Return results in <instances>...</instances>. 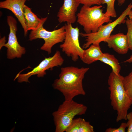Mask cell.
<instances>
[{"label":"cell","instance_id":"cell-1","mask_svg":"<svg viewBox=\"0 0 132 132\" xmlns=\"http://www.w3.org/2000/svg\"><path fill=\"white\" fill-rule=\"evenodd\" d=\"M89 69V67L73 66L62 67L59 78L54 80L52 86L62 93L65 100H72L79 95H85L82 81Z\"/></svg>","mask_w":132,"mask_h":132},{"label":"cell","instance_id":"cell-2","mask_svg":"<svg viewBox=\"0 0 132 132\" xmlns=\"http://www.w3.org/2000/svg\"><path fill=\"white\" fill-rule=\"evenodd\" d=\"M123 77L120 74H116L112 71L108 80L111 104L113 110L117 112V122L127 120L128 110L132 105V100L124 87Z\"/></svg>","mask_w":132,"mask_h":132},{"label":"cell","instance_id":"cell-3","mask_svg":"<svg viewBox=\"0 0 132 132\" xmlns=\"http://www.w3.org/2000/svg\"><path fill=\"white\" fill-rule=\"evenodd\" d=\"M101 5L92 7L83 5L77 15V22L82 26L85 33L98 31L105 23L111 22L110 17L103 12Z\"/></svg>","mask_w":132,"mask_h":132},{"label":"cell","instance_id":"cell-4","mask_svg":"<svg viewBox=\"0 0 132 132\" xmlns=\"http://www.w3.org/2000/svg\"><path fill=\"white\" fill-rule=\"evenodd\" d=\"M87 107L78 103L73 99L65 100L59 106L57 110L52 113L55 132L66 131L74 117L85 114Z\"/></svg>","mask_w":132,"mask_h":132},{"label":"cell","instance_id":"cell-5","mask_svg":"<svg viewBox=\"0 0 132 132\" xmlns=\"http://www.w3.org/2000/svg\"><path fill=\"white\" fill-rule=\"evenodd\" d=\"M47 17L42 18L41 21L35 29L31 30L29 36V40L37 39L44 40V43L41 47V50L47 52L49 54L51 53L52 47L55 44L63 43L65 39L66 32L65 25L52 31H49L43 26Z\"/></svg>","mask_w":132,"mask_h":132},{"label":"cell","instance_id":"cell-6","mask_svg":"<svg viewBox=\"0 0 132 132\" xmlns=\"http://www.w3.org/2000/svg\"><path fill=\"white\" fill-rule=\"evenodd\" d=\"M132 8V3L128 5L126 9L115 20L112 22L103 25L99 28L97 32L88 34L81 33L79 34L86 38V43L83 45L82 48L87 49L92 44H99L104 41L111 35L115 28L117 25L125 22V19Z\"/></svg>","mask_w":132,"mask_h":132},{"label":"cell","instance_id":"cell-7","mask_svg":"<svg viewBox=\"0 0 132 132\" xmlns=\"http://www.w3.org/2000/svg\"><path fill=\"white\" fill-rule=\"evenodd\" d=\"M66 34L64 40L60 45L62 51L75 62L82 57L84 50L80 46L78 27H73L72 24L66 23L65 25Z\"/></svg>","mask_w":132,"mask_h":132},{"label":"cell","instance_id":"cell-8","mask_svg":"<svg viewBox=\"0 0 132 132\" xmlns=\"http://www.w3.org/2000/svg\"><path fill=\"white\" fill-rule=\"evenodd\" d=\"M64 59L62 56L60 52L57 50L53 56L45 57L39 65L30 71L24 74H18L14 80L17 78L19 83L28 82L29 78L32 76L37 75L39 77H43L46 74V71L52 69L54 67L62 66L64 63Z\"/></svg>","mask_w":132,"mask_h":132},{"label":"cell","instance_id":"cell-9","mask_svg":"<svg viewBox=\"0 0 132 132\" xmlns=\"http://www.w3.org/2000/svg\"><path fill=\"white\" fill-rule=\"evenodd\" d=\"M7 22L10 30L8 42L4 45L7 48V58L9 59L21 58L25 53L26 50L18 41L16 36L17 21L12 16H8L7 17Z\"/></svg>","mask_w":132,"mask_h":132},{"label":"cell","instance_id":"cell-10","mask_svg":"<svg viewBox=\"0 0 132 132\" xmlns=\"http://www.w3.org/2000/svg\"><path fill=\"white\" fill-rule=\"evenodd\" d=\"M80 4L77 0H64L57 15L59 22L71 24L75 23L76 21V13Z\"/></svg>","mask_w":132,"mask_h":132},{"label":"cell","instance_id":"cell-11","mask_svg":"<svg viewBox=\"0 0 132 132\" xmlns=\"http://www.w3.org/2000/svg\"><path fill=\"white\" fill-rule=\"evenodd\" d=\"M26 0H5L0 2V8L11 11L17 18L24 31L25 36L28 33L23 13V9Z\"/></svg>","mask_w":132,"mask_h":132},{"label":"cell","instance_id":"cell-12","mask_svg":"<svg viewBox=\"0 0 132 132\" xmlns=\"http://www.w3.org/2000/svg\"><path fill=\"white\" fill-rule=\"evenodd\" d=\"M104 42L107 44L109 48H112L119 54H125L129 49L126 35L122 33L111 34Z\"/></svg>","mask_w":132,"mask_h":132},{"label":"cell","instance_id":"cell-13","mask_svg":"<svg viewBox=\"0 0 132 132\" xmlns=\"http://www.w3.org/2000/svg\"><path fill=\"white\" fill-rule=\"evenodd\" d=\"M103 53L99 44H92L86 50H84L81 60L86 64H90L99 60Z\"/></svg>","mask_w":132,"mask_h":132},{"label":"cell","instance_id":"cell-14","mask_svg":"<svg viewBox=\"0 0 132 132\" xmlns=\"http://www.w3.org/2000/svg\"><path fill=\"white\" fill-rule=\"evenodd\" d=\"M66 132H94L93 127L83 119H74L67 128Z\"/></svg>","mask_w":132,"mask_h":132},{"label":"cell","instance_id":"cell-15","mask_svg":"<svg viewBox=\"0 0 132 132\" xmlns=\"http://www.w3.org/2000/svg\"><path fill=\"white\" fill-rule=\"evenodd\" d=\"M23 11L27 31L36 29L41 21L42 18H38L32 11L31 8L25 5Z\"/></svg>","mask_w":132,"mask_h":132},{"label":"cell","instance_id":"cell-16","mask_svg":"<svg viewBox=\"0 0 132 132\" xmlns=\"http://www.w3.org/2000/svg\"><path fill=\"white\" fill-rule=\"evenodd\" d=\"M99 60L110 66L112 71L117 74H120L121 67L118 59L113 55L108 53H103Z\"/></svg>","mask_w":132,"mask_h":132},{"label":"cell","instance_id":"cell-17","mask_svg":"<svg viewBox=\"0 0 132 132\" xmlns=\"http://www.w3.org/2000/svg\"><path fill=\"white\" fill-rule=\"evenodd\" d=\"M115 1V0H103L102 4L107 5L105 13L107 16L114 18L116 17L117 14L114 8Z\"/></svg>","mask_w":132,"mask_h":132},{"label":"cell","instance_id":"cell-18","mask_svg":"<svg viewBox=\"0 0 132 132\" xmlns=\"http://www.w3.org/2000/svg\"><path fill=\"white\" fill-rule=\"evenodd\" d=\"M123 82L126 92L132 100V71L123 77Z\"/></svg>","mask_w":132,"mask_h":132},{"label":"cell","instance_id":"cell-19","mask_svg":"<svg viewBox=\"0 0 132 132\" xmlns=\"http://www.w3.org/2000/svg\"><path fill=\"white\" fill-rule=\"evenodd\" d=\"M125 23L127 28L126 35L128 40L129 49L132 50V21L126 18Z\"/></svg>","mask_w":132,"mask_h":132},{"label":"cell","instance_id":"cell-20","mask_svg":"<svg viewBox=\"0 0 132 132\" xmlns=\"http://www.w3.org/2000/svg\"><path fill=\"white\" fill-rule=\"evenodd\" d=\"M80 4L88 7L92 5H100L102 4L103 0H77Z\"/></svg>","mask_w":132,"mask_h":132},{"label":"cell","instance_id":"cell-21","mask_svg":"<svg viewBox=\"0 0 132 132\" xmlns=\"http://www.w3.org/2000/svg\"><path fill=\"white\" fill-rule=\"evenodd\" d=\"M127 128L126 122L122 123L120 126L117 128L110 127L107 129L105 132H125V129Z\"/></svg>","mask_w":132,"mask_h":132},{"label":"cell","instance_id":"cell-22","mask_svg":"<svg viewBox=\"0 0 132 132\" xmlns=\"http://www.w3.org/2000/svg\"><path fill=\"white\" fill-rule=\"evenodd\" d=\"M127 122L126 123L127 132H132V112L128 113L126 116Z\"/></svg>","mask_w":132,"mask_h":132},{"label":"cell","instance_id":"cell-23","mask_svg":"<svg viewBox=\"0 0 132 132\" xmlns=\"http://www.w3.org/2000/svg\"><path fill=\"white\" fill-rule=\"evenodd\" d=\"M6 38L5 36H4L3 38L0 39V49L3 46H4L5 45V42L6 41Z\"/></svg>","mask_w":132,"mask_h":132},{"label":"cell","instance_id":"cell-24","mask_svg":"<svg viewBox=\"0 0 132 132\" xmlns=\"http://www.w3.org/2000/svg\"><path fill=\"white\" fill-rule=\"evenodd\" d=\"M124 63H132V55L130 56V57L123 62Z\"/></svg>","mask_w":132,"mask_h":132},{"label":"cell","instance_id":"cell-25","mask_svg":"<svg viewBox=\"0 0 132 132\" xmlns=\"http://www.w3.org/2000/svg\"><path fill=\"white\" fill-rule=\"evenodd\" d=\"M126 0H118V5L121 6L124 3Z\"/></svg>","mask_w":132,"mask_h":132},{"label":"cell","instance_id":"cell-26","mask_svg":"<svg viewBox=\"0 0 132 132\" xmlns=\"http://www.w3.org/2000/svg\"><path fill=\"white\" fill-rule=\"evenodd\" d=\"M129 19L132 21V10L131 9L130 11L129 14L128 15Z\"/></svg>","mask_w":132,"mask_h":132},{"label":"cell","instance_id":"cell-27","mask_svg":"<svg viewBox=\"0 0 132 132\" xmlns=\"http://www.w3.org/2000/svg\"></svg>","mask_w":132,"mask_h":132},{"label":"cell","instance_id":"cell-28","mask_svg":"<svg viewBox=\"0 0 132 132\" xmlns=\"http://www.w3.org/2000/svg\"></svg>","mask_w":132,"mask_h":132}]
</instances>
